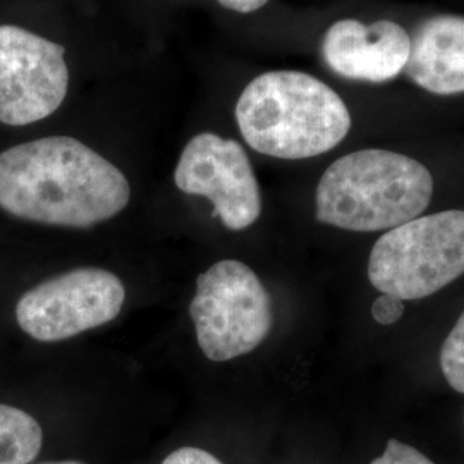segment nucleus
Wrapping results in <instances>:
<instances>
[{
    "mask_svg": "<svg viewBox=\"0 0 464 464\" xmlns=\"http://www.w3.org/2000/svg\"><path fill=\"white\" fill-rule=\"evenodd\" d=\"M237 128L251 149L301 160L335 149L351 130L344 100L329 84L299 71H270L245 88Z\"/></svg>",
    "mask_w": 464,
    "mask_h": 464,
    "instance_id": "nucleus-2",
    "label": "nucleus"
},
{
    "mask_svg": "<svg viewBox=\"0 0 464 464\" xmlns=\"http://www.w3.org/2000/svg\"><path fill=\"white\" fill-rule=\"evenodd\" d=\"M45 464H83V463H76V461H63V463H45Z\"/></svg>",
    "mask_w": 464,
    "mask_h": 464,
    "instance_id": "nucleus-17",
    "label": "nucleus"
},
{
    "mask_svg": "<svg viewBox=\"0 0 464 464\" xmlns=\"http://www.w3.org/2000/svg\"><path fill=\"white\" fill-rule=\"evenodd\" d=\"M64 53L40 34L0 26V122L28 126L63 105L69 88Z\"/></svg>",
    "mask_w": 464,
    "mask_h": 464,
    "instance_id": "nucleus-7",
    "label": "nucleus"
},
{
    "mask_svg": "<svg viewBox=\"0 0 464 464\" xmlns=\"http://www.w3.org/2000/svg\"><path fill=\"white\" fill-rule=\"evenodd\" d=\"M189 315L199 349L212 362H229L255 351L274 324L264 284L237 260L217 262L199 276Z\"/></svg>",
    "mask_w": 464,
    "mask_h": 464,
    "instance_id": "nucleus-5",
    "label": "nucleus"
},
{
    "mask_svg": "<svg viewBox=\"0 0 464 464\" xmlns=\"http://www.w3.org/2000/svg\"><path fill=\"white\" fill-rule=\"evenodd\" d=\"M322 52L335 74L353 82L385 83L406 69L411 38L394 21L363 24L356 19H341L327 30Z\"/></svg>",
    "mask_w": 464,
    "mask_h": 464,
    "instance_id": "nucleus-9",
    "label": "nucleus"
},
{
    "mask_svg": "<svg viewBox=\"0 0 464 464\" xmlns=\"http://www.w3.org/2000/svg\"><path fill=\"white\" fill-rule=\"evenodd\" d=\"M404 308H406V304L402 299L382 293L381 296L375 299L372 304V316L381 325H392L402 316Z\"/></svg>",
    "mask_w": 464,
    "mask_h": 464,
    "instance_id": "nucleus-14",
    "label": "nucleus"
},
{
    "mask_svg": "<svg viewBox=\"0 0 464 464\" xmlns=\"http://www.w3.org/2000/svg\"><path fill=\"white\" fill-rule=\"evenodd\" d=\"M162 464H224L216 456L198 448H181L169 454Z\"/></svg>",
    "mask_w": 464,
    "mask_h": 464,
    "instance_id": "nucleus-15",
    "label": "nucleus"
},
{
    "mask_svg": "<svg viewBox=\"0 0 464 464\" xmlns=\"http://www.w3.org/2000/svg\"><path fill=\"white\" fill-rule=\"evenodd\" d=\"M218 2L220 5H224L226 9H231L234 13L249 14L262 9L268 0H218Z\"/></svg>",
    "mask_w": 464,
    "mask_h": 464,
    "instance_id": "nucleus-16",
    "label": "nucleus"
},
{
    "mask_svg": "<svg viewBox=\"0 0 464 464\" xmlns=\"http://www.w3.org/2000/svg\"><path fill=\"white\" fill-rule=\"evenodd\" d=\"M44 444V431L34 416L0 404V464H30Z\"/></svg>",
    "mask_w": 464,
    "mask_h": 464,
    "instance_id": "nucleus-11",
    "label": "nucleus"
},
{
    "mask_svg": "<svg viewBox=\"0 0 464 464\" xmlns=\"http://www.w3.org/2000/svg\"><path fill=\"white\" fill-rule=\"evenodd\" d=\"M174 183L186 195L210 199L214 216L231 231L246 229L262 214L260 186L246 151L218 134H198L184 147Z\"/></svg>",
    "mask_w": 464,
    "mask_h": 464,
    "instance_id": "nucleus-8",
    "label": "nucleus"
},
{
    "mask_svg": "<svg viewBox=\"0 0 464 464\" xmlns=\"http://www.w3.org/2000/svg\"><path fill=\"white\" fill-rule=\"evenodd\" d=\"M126 299L116 274L82 266L40 282L16 306L23 332L40 343L66 341L112 322Z\"/></svg>",
    "mask_w": 464,
    "mask_h": 464,
    "instance_id": "nucleus-6",
    "label": "nucleus"
},
{
    "mask_svg": "<svg viewBox=\"0 0 464 464\" xmlns=\"http://www.w3.org/2000/svg\"><path fill=\"white\" fill-rule=\"evenodd\" d=\"M464 274V210H446L385 232L368 260L375 289L402 301L427 298Z\"/></svg>",
    "mask_w": 464,
    "mask_h": 464,
    "instance_id": "nucleus-4",
    "label": "nucleus"
},
{
    "mask_svg": "<svg viewBox=\"0 0 464 464\" xmlns=\"http://www.w3.org/2000/svg\"><path fill=\"white\" fill-rule=\"evenodd\" d=\"M126 176L71 136H49L0 153V208L30 222L86 229L121 214Z\"/></svg>",
    "mask_w": 464,
    "mask_h": 464,
    "instance_id": "nucleus-1",
    "label": "nucleus"
},
{
    "mask_svg": "<svg viewBox=\"0 0 464 464\" xmlns=\"http://www.w3.org/2000/svg\"><path fill=\"white\" fill-rule=\"evenodd\" d=\"M431 197L433 178L421 162L391 150H360L324 172L315 216L344 231H385L421 216Z\"/></svg>",
    "mask_w": 464,
    "mask_h": 464,
    "instance_id": "nucleus-3",
    "label": "nucleus"
},
{
    "mask_svg": "<svg viewBox=\"0 0 464 464\" xmlns=\"http://www.w3.org/2000/svg\"><path fill=\"white\" fill-rule=\"evenodd\" d=\"M370 464H435L429 459L423 452L411 448L404 442H399L396 439H391L387 442V448L377 459Z\"/></svg>",
    "mask_w": 464,
    "mask_h": 464,
    "instance_id": "nucleus-13",
    "label": "nucleus"
},
{
    "mask_svg": "<svg viewBox=\"0 0 464 464\" xmlns=\"http://www.w3.org/2000/svg\"><path fill=\"white\" fill-rule=\"evenodd\" d=\"M404 71L433 95L464 93V17L440 14L423 21L411 38Z\"/></svg>",
    "mask_w": 464,
    "mask_h": 464,
    "instance_id": "nucleus-10",
    "label": "nucleus"
},
{
    "mask_svg": "<svg viewBox=\"0 0 464 464\" xmlns=\"http://www.w3.org/2000/svg\"><path fill=\"white\" fill-rule=\"evenodd\" d=\"M440 368L449 385L464 394V312L440 348Z\"/></svg>",
    "mask_w": 464,
    "mask_h": 464,
    "instance_id": "nucleus-12",
    "label": "nucleus"
}]
</instances>
